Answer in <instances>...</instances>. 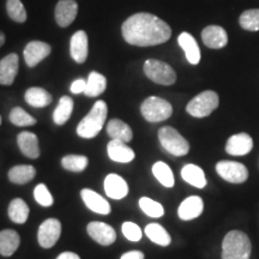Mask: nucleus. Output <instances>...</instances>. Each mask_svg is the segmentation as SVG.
Segmentation results:
<instances>
[{"label":"nucleus","mask_w":259,"mask_h":259,"mask_svg":"<svg viewBox=\"0 0 259 259\" xmlns=\"http://www.w3.org/2000/svg\"><path fill=\"white\" fill-rule=\"evenodd\" d=\"M121 32L127 44L138 47L157 46L171 36V29L166 22L147 12L128 17L122 24Z\"/></svg>","instance_id":"1"},{"label":"nucleus","mask_w":259,"mask_h":259,"mask_svg":"<svg viewBox=\"0 0 259 259\" xmlns=\"http://www.w3.org/2000/svg\"><path fill=\"white\" fill-rule=\"evenodd\" d=\"M252 244L246 233L231 231L222 241V259H250Z\"/></svg>","instance_id":"2"},{"label":"nucleus","mask_w":259,"mask_h":259,"mask_svg":"<svg viewBox=\"0 0 259 259\" xmlns=\"http://www.w3.org/2000/svg\"><path fill=\"white\" fill-rule=\"evenodd\" d=\"M107 113H108L107 103L101 100L96 101L90 112L84 116L77 126V135L87 139L96 137L105 125Z\"/></svg>","instance_id":"3"},{"label":"nucleus","mask_w":259,"mask_h":259,"mask_svg":"<svg viewBox=\"0 0 259 259\" xmlns=\"http://www.w3.org/2000/svg\"><path fill=\"white\" fill-rule=\"evenodd\" d=\"M158 141L162 148L174 156H185L190 151L189 142L171 126H163L158 130Z\"/></svg>","instance_id":"4"},{"label":"nucleus","mask_w":259,"mask_h":259,"mask_svg":"<svg viewBox=\"0 0 259 259\" xmlns=\"http://www.w3.org/2000/svg\"><path fill=\"white\" fill-rule=\"evenodd\" d=\"M142 115L149 122H160L167 120L173 114V107L164 99L150 96L145 99L141 106Z\"/></svg>","instance_id":"5"},{"label":"nucleus","mask_w":259,"mask_h":259,"mask_svg":"<svg viewBox=\"0 0 259 259\" xmlns=\"http://www.w3.org/2000/svg\"><path fill=\"white\" fill-rule=\"evenodd\" d=\"M220 97L218 93L212 90H206L194 96L191 101L187 103L186 112L193 118H205L211 114L219 107Z\"/></svg>","instance_id":"6"},{"label":"nucleus","mask_w":259,"mask_h":259,"mask_svg":"<svg viewBox=\"0 0 259 259\" xmlns=\"http://www.w3.org/2000/svg\"><path fill=\"white\" fill-rule=\"evenodd\" d=\"M144 73L149 79L160 85H171L177 82V73L170 65L157 59H148L144 63Z\"/></svg>","instance_id":"7"},{"label":"nucleus","mask_w":259,"mask_h":259,"mask_svg":"<svg viewBox=\"0 0 259 259\" xmlns=\"http://www.w3.org/2000/svg\"><path fill=\"white\" fill-rule=\"evenodd\" d=\"M216 171L223 180L231 184H242L248 179L247 168L240 162L220 161L216 164Z\"/></svg>","instance_id":"8"},{"label":"nucleus","mask_w":259,"mask_h":259,"mask_svg":"<svg viewBox=\"0 0 259 259\" xmlns=\"http://www.w3.org/2000/svg\"><path fill=\"white\" fill-rule=\"evenodd\" d=\"M61 235V223L57 219H48L38 227L37 240L41 247L51 248L57 244Z\"/></svg>","instance_id":"9"},{"label":"nucleus","mask_w":259,"mask_h":259,"mask_svg":"<svg viewBox=\"0 0 259 259\" xmlns=\"http://www.w3.org/2000/svg\"><path fill=\"white\" fill-rule=\"evenodd\" d=\"M87 232L93 240L102 246H109L116 240L114 228L105 222H90L87 227Z\"/></svg>","instance_id":"10"},{"label":"nucleus","mask_w":259,"mask_h":259,"mask_svg":"<svg viewBox=\"0 0 259 259\" xmlns=\"http://www.w3.org/2000/svg\"><path fill=\"white\" fill-rule=\"evenodd\" d=\"M253 149V139L248 134L241 132V134L233 135L228 138L226 144L227 154L232 156H245Z\"/></svg>","instance_id":"11"},{"label":"nucleus","mask_w":259,"mask_h":259,"mask_svg":"<svg viewBox=\"0 0 259 259\" xmlns=\"http://www.w3.org/2000/svg\"><path fill=\"white\" fill-rule=\"evenodd\" d=\"M52 47L46 42L31 41L24 48V60L29 67H35L51 54Z\"/></svg>","instance_id":"12"},{"label":"nucleus","mask_w":259,"mask_h":259,"mask_svg":"<svg viewBox=\"0 0 259 259\" xmlns=\"http://www.w3.org/2000/svg\"><path fill=\"white\" fill-rule=\"evenodd\" d=\"M203 44L211 50H221L228 44V34L220 25H209L202 31Z\"/></svg>","instance_id":"13"},{"label":"nucleus","mask_w":259,"mask_h":259,"mask_svg":"<svg viewBox=\"0 0 259 259\" xmlns=\"http://www.w3.org/2000/svg\"><path fill=\"white\" fill-rule=\"evenodd\" d=\"M78 4L76 0H59L56 6V21L59 27L66 28L77 17Z\"/></svg>","instance_id":"14"},{"label":"nucleus","mask_w":259,"mask_h":259,"mask_svg":"<svg viewBox=\"0 0 259 259\" xmlns=\"http://www.w3.org/2000/svg\"><path fill=\"white\" fill-rule=\"evenodd\" d=\"M70 53L76 63H85L89 53L88 35H87L85 31L78 30L72 35L70 42Z\"/></svg>","instance_id":"15"},{"label":"nucleus","mask_w":259,"mask_h":259,"mask_svg":"<svg viewBox=\"0 0 259 259\" xmlns=\"http://www.w3.org/2000/svg\"><path fill=\"white\" fill-rule=\"evenodd\" d=\"M204 210V202L198 196L187 197L185 200H183L178 209V216L183 221H191L199 218Z\"/></svg>","instance_id":"16"},{"label":"nucleus","mask_w":259,"mask_h":259,"mask_svg":"<svg viewBox=\"0 0 259 259\" xmlns=\"http://www.w3.org/2000/svg\"><path fill=\"white\" fill-rule=\"evenodd\" d=\"M105 192L112 199H122L127 196L128 185L124 178L118 174L111 173L105 179Z\"/></svg>","instance_id":"17"},{"label":"nucleus","mask_w":259,"mask_h":259,"mask_svg":"<svg viewBox=\"0 0 259 259\" xmlns=\"http://www.w3.org/2000/svg\"><path fill=\"white\" fill-rule=\"evenodd\" d=\"M107 153L112 161L118 163H128L135 160V151L126 145L125 142L111 139L107 145Z\"/></svg>","instance_id":"18"},{"label":"nucleus","mask_w":259,"mask_h":259,"mask_svg":"<svg viewBox=\"0 0 259 259\" xmlns=\"http://www.w3.org/2000/svg\"><path fill=\"white\" fill-rule=\"evenodd\" d=\"M80 197L85 205L92 210V211L100 213V215H108L111 212V205L107 200L96 193L95 191L90 189H84L80 191Z\"/></svg>","instance_id":"19"},{"label":"nucleus","mask_w":259,"mask_h":259,"mask_svg":"<svg viewBox=\"0 0 259 259\" xmlns=\"http://www.w3.org/2000/svg\"><path fill=\"white\" fill-rule=\"evenodd\" d=\"M18 56L11 53L0 60V84L11 85L18 73Z\"/></svg>","instance_id":"20"},{"label":"nucleus","mask_w":259,"mask_h":259,"mask_svg":"<svg viewBox=\"0 0 259 259\" xmlns=\"http://www.w3.org/2000/svg\"><path fill=\"white\" fill-rule=\"evenodd\" d=\"M17 143L18 147L21 149L22 154L28 158H35L40 157V147H38V139L37 136L32 132L23 131L17 136Z\"/></svg>","instance_id":"21"},{"label":"nucleus","mask_w":259,"mask_h":259,"mask_svg":"<svg viewBox=\"0 0 259 259\" xmlns=\"http://www.w3.org/2000/svg\"><path fill=\"white\" fill-rule=\"evenodd\" d=\"M178 42H179V46L183 48L185 52L186 59L190 64L197 65L200 61V50L198 44H197L196 38L189 32L184 31L181 32L178 37Z\"/></svg>","instance_id":"22"},{"label":"nucleus","mask_w":259,"mask_h":259,"mask_svg":"<svg viewBox=\"0 0 259 259\" xmlns=\"http://www.w3.org/2000/svg\"><path fill=\"white\" fill-rule=\"evenodd\" d=\"M107 134H108L111 139L121 141L125 142V143H128L134 138V132H132L131 127L120 119H112L107 124Z\"/></svg>","instance_id":"23"},{"label":"nucleus","mask_w":259,"mask_h":259,"mask_svg":"<svg viewBox=\"0 0 259 259\" xmlns=\"http://www.w3.org/2000/svg\"><path fill=\"white\" fill-rule=\"evenodd\" d=\"M21 244V238L14 229H4L0 232V254L10 257L17 251Z\"/></svg>","instance_id":"24"},{"label":"nucleus","mask_w":259,"mask_h":259,"mask_svg":"<svg viewBox=\"0 0 259 259\" xmlns=\"http://www.w3.org/2000/svg\"><path fill=\"white\" fill-rule=\"evenodd\" d=\"M181 178L187 184L197 189H204L206 186V178L204 170L197 164H186L181 169Z\"/></svg>","instance_id":"25"},{"label":"nucleus","mask_w":259,"mask_h":259,"mask_svg":"<svg viewBox=\"0 0 259 259\" xmlns=\"http://www.w3.org/2000/svg\"><path fill=\"white\" fill-rule=\"evenodd\" d=\"M9 180L16 185H24L30 183L36 176V169L31 164H19L9 170Z\"/></svg>","instance_id":"26"},{"label":"nucleus","mask_w":259,"mask_h":259,"mask_svg":"<svg viewBox=\"0 0 259 259\" xmlns=\"http://www.w3.org/2000/svg\"><path fill=\"white\" fill-rule=\"evenodd\" d=\"M24 99L28 105L35 107V108L47 107L48 105H51L52 101H53V97H52L51 94L44 88H38V87L29 88L27 92H25Z\"/></svg>","instance_id":"27"},{"label":"nucleus","mask_w":259,"mask_h":259,"mask_svg":"<svg viewBox=\"0 0 259 259\" xmlns=\"http://www.w3.org/2000/svg\"><path fill=\"white\" fill-rule=\"evenodd\" d=\"M107 87V79L103 74L93 71L90 72L88 79H87L85 90H84V95L88 97H97L101 94L105 93Z\"/></svg>","instance_id":"28"},{"label":"nucleus","mask_w":259,"mask_h":259,"mask_svg":"<svg viewBox=\"0 0 259 259\" xmlns=\"http://www.w3.org/2000/svg\"><path fill=\"white\" fill-rule=\"evenodd\" d=\"M29 206L22 198H15L9 205V218L17 225H23L29 218Z\"/></svg>","instance_id":"29"},{"label":"nucleus","mask_w":259,"mask_h":259,"mask_svg":"<svg viewBox=\"0 0 259 259\" xmlns=\"http://www.w3.org/2000/svg\"><path fill=\"white\" fill-rule=\"evenodd\" d=\"M144 233L154 244L163 246V247H166L171 242L169 233L166 231L164 227L158 225V223H150V225H148L145 227Z\"/></svg>","instance_id":"30"},{"label":"nucleus","mask_w":259,"mask_h":259,"mask_svg":"<svg viewBox=\"0 0 259 259\" xmlns=\"http://www.w3.org/2000/svg\"><path fill=\"white\" fill-rule=\"evenodd\" d=\"M73 111V100L70 96H63L59 100L56 111L53 113V120L58 126L64 125L70 119Z\"/></svg>","instance_id":"31"},{"label":"nucleus","mask_w":259,"mask_h":259,"mask_svg":"<svg viewBox=\"0 0 259 259\" xmlns=\"http://www.w3.org/2000/svg\"><path fill=\"white\" fill-rule=\"evenodd\" d=\"M153 174H154V177L157 179L158 183L161 184V185H163L164 187H168V189L173 187L174 184H176L173 171H171L170 167L168 166L167 163H164V162L158 161L154 164Z\"/></svg>","instance_id":"32"},{"label":"nucleus","mask_w":259,"mask_h":259,"mask_svg":"<svg viewBox=\"0 0 259 259\" xmlns=\"http://www.w3.org/2000/svg\"><path fill=\"white\" fill-rule=\"evenodd\" d=\"M88 157L84 156V155H67V156H64L63 160H61V166L65 169L74 171V173L83 171L88 167Z\"/></svg>","instance_id":"33"},{"label":"nucleus","mask_w":259,"mask_h":259,"mask_svg":"<svg viewBox=\"0 0 259 259\" xmlns=\"http://www.w3.org/2000/svg\"><path fill=\"white\" fill-rule=\"evenodd\" d=\"M139 208L142 209L145 215H148L149 218H154V219H158L162 218L164 215V209L162 206V204H160L156 200L149 198V197H142L139 199Z\"/></svg>","instance_id":"34"},{"label":"nucleus","mask_w":259,"mask_h":259,"mask_svg":"<svg viewBox=\"0 0 259 259\" xmlns=\"http://www.w3.org/2000/svg\"><path fill=\"white\" fill-rule=\"evenodd\" d=\"M240 27L248 31L259 30V9L246 10L240 15L239 18Z\"/></svg>","instance_id":"35"},{"label":"nucleus","mask_w":259,"mask_h":259,"mask_svg":"<svg viewBox=\"0 0 259 259\" xmlns=\"http://www.w3.org/2000/svg\"><path fill=\"white\" fill-rule=\"evenodd\" d=\"M6 11H8L9 17L17 23H24L27 21V11L21 0H8Z\"/></svg>","instance_id":"36"},{"label":"nucleus","mask_w":259,"mask_h":259,"mask_svg":"<svg viewBox=\"0 0 259 259\" xmlns=\"http://www.w3.org/2000/svg\"><path fill=\"white\" fill-rule=\"evenodd\" d=\"M10 121L16 126H31L36 124V119L31 116L21 107H15L10 112Z\"/></svg>","instance_id":"37"},{"label":"nucleus","mask_w":259,"mask_h":259,"mask_svg":"<svg viewBox=\"0 0 259 259\" xmlns=\"http://www.w3.org/2000/svg\"><path fill=\"white\" fill-rule=\"evenodd\" d=\"M34 198L41 206H51L53 204L54 199L50 190L45 184H38L34 190Z\"/></svg>","instance_id":"38"},{"label":"nucleus","mask_w":259,"mask_h":259,"mask_svg":"<svg viewBox=\"0 0 259 259\" xmlns=\"http://www.w3.org/2000/svg\"><path fill=\"white\" fill-rule=\"evenodd\" d=\"M122 234L127 240L137 242L142 239V231L141 228L134 222H124L121 227Z\"/></svg>","instance_id":"39"},{"label":"nucleus","mask_w":259,"mask_h":259,"mask_svg":"<svg viewBox=\"0 0 259 259\" xmlns=\"http://www.w3.org/2000/svg\"><path fill=\"white\" fill-rule=\"evenodd\" d=\"M85 85H87V80H84L82 78L76 79L72 84H71L70 90L72 94L84 93V90H85Z\"/></svg>","instance_id":"40"},{"label":"nucleus","mask_w":259,"mask_h":259,"mask_svg":"<svg viewBox=\"0 0 259 259\" xmlns=\"http://www.w3.org/2000/svg\"><path fill=\"white\" fill-rule=\"evenodd\" d=\"M120 259H144V253L141 251H128L122 254Z\"/></svg>","instance_id":"41"},{"label":"nucleus","mask_w":259,"mask_h":259,"mask_svg":"<svg viewBox=\"0 0 259 259\" xmlns=\"http://www.w3.org/2000/svg\"><path fill=\"white\" fill-rule=\"evenodd\" d=\"M57 259H80L78 254L73 253V252H63L58 255Z\"/></svg>","instance_id":"42"},{"label":"nucleus","mask_w":259,"mask_h":259,"mask_svg":"<svg viewBox=\"0 0 259 259\" xmlns=\"http://www.w3.org/2000/svg\"><path fill=\"white\" fill-rule=\"evenodd\" d=\"M5 40H6V37H5V34L3 31H0V47L3 46V45L5 44Z\"/></svg>","instance_id":"43"},{"label":"nucleus","mask_w":259,"mask_h":259,"mask_svg":"<svg viewBox=\"0 0 259 259\" xmlns=\"http://www.w3.org/2000/svg\"><path fill=\"white\" fill-rule=\"evenodd\" d=\"M0 125H2V116H0Z\"/></svg>","instance_id":"44"}]
</instances>
